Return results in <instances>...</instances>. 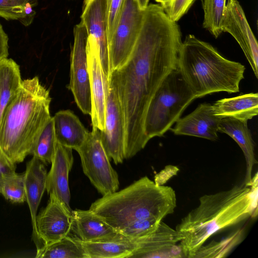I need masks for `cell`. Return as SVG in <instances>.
<instances>
[{
	"mask_svg": "<svg viewBox=\"0 0 258 258\" xmlns=\"http://www.w3.org/2000/svg\"><path fill=\"white\" fill-rule=\"evenodd\" d=\"M176 22L160 5H149L128 59L110 74L109 83L123 114L125 159L134 157L149 142L144 128L148 107L163 81L177 68L182 41Z\"/></svg>",
	"mask_w": 258,
	"mask_h": 258,
	"instance_id": "obj_1",
	"label": "cell"
},
{
	"mask_svg": "<svg viewBox=\"0 0 258 258\" xmlns=\"http://www.w3.org/2000/svg\"><path fill=\"white\" fill-rule=\"evenodd\" d=\"M251 187L235 185L231 188L206 194L198 206L177 224L175 229L183 235L179 243L184 257L194 258L199 248L213 235L256 215L257 181Z\"/></svg>",
	"mask_w": 258,
	"mask_h": 258,
	"instance_id": "obj_2",
	"label": "cell"
},
{
	"mask_svg": "<svg viewBox=\"0 0 258 258\" xmlns=\"http://www.w3.org/2000/svg\"><path fill=\"white\" fill-rule=\"evenodd\" d=\"M49 90L39 78L22 80L7 106L0 127V151L13 163L31 155L35 143L51 117Z\"/></svg>",
	"mask_w": 258,
	"mask_h": 258,
	"instance_id": "obj_3",
	"label": "cell"
},
{
	"mask_svg": "<svg viewBox=\"0 0 258 258\" xmlns=\"http://www.w3.org/2000/svg\"><path fill=\"white\" fill-rule=\"evenodd\" d=\"M176 206L172 187L158 184L145 176L119 191L103 196L89 209L119 232L139 220L162 221Z\"/></svg>",
	"mask_w": 258,
	"mask_h": 258,
	"instance_id": "obj_4",
	"label": "cell"
},
{
	"mask_svg": "<svg viewBox=\"0 0 258 258\" xmlns=\"http://www.w3.org/2000/svg\"><path fill=\"white\" fill-rule=\"evenodd\" d=\"M177 68L196 99L220 92H238L245 70L192 34L182 41Z\"/></svg>",
	"mask_w": 258,
	"mask_h": 258,
	"instance_id": "obj_5",
	"label": "cell"
},
{
	"mask_svg": "<svg viewBox=\"0 0 258 258\" xmlns=\"http://www.w3.org/2000/svg\"><path fill=\"white\" fill-rule=\"evenodd\" d=\"M195 99L178 68L172 71L163 81L148 107L144 125L148 140L163 136Z\"/></svg>",
	"mask_w": 258,
	"mask_h": 258,
	"instance_id": "obj_6",
	"label": "cell"
},
{
	"mask_svg": "<svg viewBox=\"0 0 258 258\" xmlns=\"http://www.w3.org/2000/svg\"><path fill=\"white\" fill-rule=\"evenodd\" d=\"M79 154L83 171L102 196L116 191L119 182L102 144L100 131L92 129L84 143L75 150Z\"/></svg>",
	"mask_w": 258,
	"mask_h": 258,
	"instance_id": "obj_7",
	"label": "cell"
},
{
	"mask_svg": "<svg viewBox=\"0 0 258 258\" xmlns=\"http://www.w3.org/2000/svg\"><path fill=\"white\" fill-rule=\"evenodd\" d=\"M144 13L136 0H125L115 30L108 43L111 73L128 59L141 29Z\"/></svg>",
	"mask_w": 258,
	"mask_h": 258,
	"instance_id": "obj_8",
	"label": "cell"
},
{
	"mask_svg": "<svg viewBox=\"0 0 258 258\" xmlns=\"http://www.w3.org/2000/svg\"><path fill=\"white\" fill-rule=\"evenodd\" d=\"M73 33L70 79L67 87L72 92L81 111L85 114L91 115V95L87 56L88 34L82 22L75 26Z\"/></svg>",
	"mask_w": 258,
	"mask_h": 258,
	"instance_id": "obj_9",
	"label": "cell"
},
{
	"mask_svg": "<svg viewBox=\"0 0 258 258\" xmlns=\"http://www.w3.org/2000/svg\"><path fill=\"white\" fill-rule=\"evenodd\" d=\"M183 235L161 221L153 233L134 240L136 248L128 258L184 257L179 243Z\"/></svg>",
	"mask_w": 258,
	"mask_h": 258,
	"instance_id": "obj_10",
	"label": "cell"
},
{
	"mask_svg": "<svg viewBox=\"0 0 258 258\" xmlns=\"http://www.w3.org/2000/svg\"><path fill=\"white\" fill-rule=\"evenodd\" d=\"M221 28L223 32L229 33L238 42L258 78L257 42L237 0H229L227 3Z\"/></svg>",
	"mask_w": 258,
	"mask_h": 258,
	"instance_id": "obj_11",
	"label": "cell"
},
{
	"mask_svg": "<svg viewBox=\"0 0 258 258\" xmlns=\"http://www.w3.org/2000/svg\"><path fill=\"white\" fill-rule=\"evenodd\" d=\"M103 147L110 159L116 164L124 158V125L121 106L116 92L109 84L106 109L105 129L100 131Z\"/></svg>",
	"mask_w": 258,
	"mask_h": 258,
	"instance_id": "obj_12",
	"label": "cell"
},
{
	"mask_svg": "<svg viewBox=\"0 0 258 258\" xmlns=\"http://www.w3.org/2000/svg\"><path fill=\"white\" fill-rule=\"evenodd\" d=\"M88 69L91 95L92 129H105L106 103L109 91V80L102 68L93 41L88 37L87 44Z\"/></svg>",
	"mask_w": 258,
	"mask_h": 258,
	"instance_id": "obj_13",
	"label": "cell"
},
{
	"mask_svg": "<svg viewBox=\"0 0 258 258\" xmlns=\"http://www.w3.org/2000/svg\"><path fill=\"white\" fill-rule=\"evenodd\" d=\"M81 22L94 42L103 70L108 80L111 74L108 51L106 0H84Z\"/></svg>",
	"mask_w": 258,
	"mask_h": 258,
	"instance_id": "obj_14",
	"label": "cell"
},
{
	"mask_svg": "<svg viewBox=\"0 0 258 258\" xmlns=\"http://www.w3.org/2000/svg\"><path fill=\"white\" fill-rule=\"evenodd\" d=\"M72 212L53 195H49L47 205L36 218V230L44 246L70 234L73 223Z\"/></svg>",
	"mask_w": 258,
	"mask_h": 258,
	"instance_id": "obj_15",
	"label": "cell"
},
{
	"mask_svg": "<svg viewBox=\"0 0 258 258\" xmlns=\"http://www.w3.org/2000/svg\"><path fill=\"white\" fill-rule=\"evenodd\" d=\"M72 149L56 143L50 169L47 174L45 189L48 194L53 195L69 210L71 194L69 174L72 169L74 157Z\"/></svg>",
	"mask_w": 258,
	"mask_h": 258,
	"instance_id": "obj_16",
	"label": "cell"
},
{
	"mask_svg": "<svg viewBox=\"0 0 258 258\" xmlns=\"http://www.w3.org/2000/svg\"><path fill=\"white\" fill-rule=\"evenodd\" d=\"M221 118L213 113L212 104L201 103L190 113L180 118L170 130L176 135H185L215 141L218 139Z\"/></svg>",
	"mask_w": 258,
	"mask_h": 258,
	"instance_id": "obj_17",
	"label": "cell"
},
{
	"mask_svg": "<svg viewBox=\"0 0 258 258\" xmlns=\"http://www.w3.org/2000/svg\"><path fill=\"white\" fill-rule=\"evenodd\" d=\"M24 173L26 201L29 206L32 225V240L38 253L44 246L36 228L37 211L45 189L47 171L44 164L38 159L33 158L26 164Z\"/></svg>",
	"mask_w": 258,
	"mask_h": 258,
	"instance_id": "obj_18",
	"label": "cell"
},
{
	"mask_svg": "<svg viewBox=\"0 0 258 258\" xmlns=\"http://www.w3.org/2000/svg\"><path fill=\"white\" fill-rule=\"evenodd\" d=\"M71 231L84 242L113 238L119 233L91 210H73Z\"/></svg>",
	"mask_w": 258,
	"mask_h": 258,
	"instance_id": "obj_19",
	"label": "cell"
},
{
	"mask_svg": "<svg viewBox=\"0 0 258 258\" xmlns=\"http://www.w3.org/2000/svg\"><path fill=\"white\" fill-rule=\"evenodd\" d=\"M218 130L232 138L242 150L246 162L244 185L250 186L253 168L257 161L255 156L254 142L247 122L231 118H222Z\"/></svg>",
	"mask_w": 258,
	"mask_h": 258,
	"instance_id": "obj_20",
	"label": "cell"
},
{
	"mask_svg": "<svg viewBox=\"0 0 258 258\" xmlns=\"http://www.w3.org/2000/svg\"><path fill=\"white\" fill-rule=\"evenodd\" d=\"M52 118L58 143L74 150L84 143L89 132L73 112L70 110H60Z\"/></svg>",
	"mask_w": 258,
	"mask_h": 258,
	"instance_id": "obj_21",
	"label": "cell"
},
{
	"mask_svg": "<svg viewBox=\"0 0 258 258\" xmlns=\"http://www.w3.org/2000/svg\"><path fill=\"white\" fill-rule=\"evenodd\" d=\"M214 115L247 122L258 113V94L250 93L223 98L212 104Z\"/></svg>",
	"mask_w": 258,
	"mask_h": 258,
	"instance_id": "obj_22",
	"label": "cell"
},
{
	"mask_svg": "<svg viewBox=\"0 0 258 258\" xmlns=\"http://www.w3.org/2000/svg\"><path fill=\"white\" fill-rule=\"evenodd\" d=\"M81 242L86 258H128L136 248L134 240L120 233L113 238Z\"/></svg>",
	"mask_w": 258,
	"mask_h": 258,
	"instance_id": "obj_23",
	"label": "cell"
},
{
	"mask_svg": "<svg viewBox=\"0 0 258 258\" xmlns=\"http://www.w3.org/2000/svg\"><path fill=\"white\" fill-rule=\"evenodd\" d=\"M22 82L20 67L17 62L8 57L0 60V127L5 110Z\"/></svg>",
	"mask_w": 258,
	"mask_h": 258,
	"instance_id": "obj_24",
	"label": "cell"
},
{
	"mask_svg": "<svg viewBox=\"0 0 258 258\" xmlns=\"http://www.w3.org/2000/svg\"><path fill=\"white\" fill-rule=\"evenodd\" d=\"M37 258H86L81 240L70 234L45 245L36 253Z\"/></svg>",
	"mask_w": 258,
	"mask_h": 258,
	"instance_id": "obj_25",
	"label": "cell"
},
{
	"mask_svg": "<svg viewBox=\"0 0 258 258\" xmlns=\"http://www.w3.org/2000/svg\"><path fill=\"white\" fill-rule=\"evenodd\" d=\"M244 237V229L238 228L219 240L204 243L197 250L194 258L225 257L242 241Z\"/></svg>",
	"mask_w": 258,
	"mask_h": 258,
	"instance_id": "obj_26",
	"label": "cell"
},
{
	"mask_svg": "<svg viewBox=\"0 0 258 258\" xmlns=\"http://www.w3.org/2000/svg\"><path fill=\"white\" fill-rule=\"evenodd\" d=\"M56 143L53 118L51 116L39 136L31 155L45 165L51 164Z\"/></svg>",
	"mask_w": 258,
	"mask_h": 258,
	"instance_id": "obj_27",
	"label": "cell"
},
{
	"mask_svg": "<svg viewBox=\"0 0 258 258\" xmlns=\"http://www.w3.org/2000/svg\"><path fill=\"white\" fill-rule=\"evenodd\" d=\"M226 5V0H203V25L216 38L223 32L221 25Z\"/></svg>",
	"mask_w": 258,
	"mask_h": 258,
	"instance_id": "obj_28",
	"label": "cell"
},
{
	"mask_svg": "<svg viewBox=\"0 0 258 258\" xmlns=\"http://www.w3.org/2000/svg\"><path fill=\"white\" fill-rule=\"evenodd\" d=\"M0 194L12 203L26 202L24 173L19 174L15 172L6 177L1 184Z\"/></svg>",
	"mask_w": 258,
	"mask_h": 258,
	"instance_id": "obj_29",
	"label": "cell"
},
{
	"mask_svg": "<svg viewBox=\"0 0 258 258\" xmlns=\"http://www.w3.org/2000/svg\"><path fill=\"white\" fill-rule=\"evenodd\" d=\"M162 221L148 218L136 221L119 232L132 240L147 235L154 232Z\"/></svg>",
	"mask_w": 258,
	"mask_h": 258,
	"instance_id": "obj_30",
	"label": "cell"
},
{
	"mask_svg": "<svg viewBox=\"0 0 258 258\" xmlns=\"http://www.w3.org/2000/svg\"><path fill=\"white\" fill-rule=\"evenodd\" d=\"M29 1L38 0H0V17L6 20H19L24 14V7Z\"/></svg>",
	"mask_w": 258,
	"mask_h": 258,
	"instance_id": "obj_31",
	"label": "cell"
},
{
	"mask_svg": "<svg viewBox=\"0 0 258 258\" xmlns=\"http://www.w3.org/2000/svg\"><path fill=\"white\" fill-rule=\"evenodd\" d=\"M125 0H106L108 43L116 26Z\"/></svg>",
	"mask_w": 258,
	"mask_h": 258,
	"instance_id": "obj_32",
	"label": "cell"
},
{
	"mask_svg": "<svg viewBox=\"0 0 258 258\" xmlns=\"http://www.w3.org/2000/svg\"><path fill=\"white\" fill-rule=\"evenodd\" d=\"M196 0H171L168 7L164 10L173 21H178L188 11Z\"/></svg>",
	"mask_w": 258,
	"mask_h": 258,
	"instance_id": "obj_33",
	"label": "cell"
},
{
	"mask_svg": "<svg viewBox=\"0 0 258 258\" xmlns=\"http://www.w3.org/2000/svg\"><path fill=\"white\" fill-rule=\"evenodd\" d=\"M16 164L8 160L0 152V187L3 180L16 172Z\"/></svg>",
	"mask_w": 258,
	"mask_h": 258,
	"instance_id": "obj_34",
	"label": "cell"
},
{
	"mask_svg": "<svg viewBox=\"0 0 258 258\" xmlns=\"http://www.w3.org/2000/svg\"><path fill=\"white\" fill-rule=\"evenodd\" d=\"M37 3L38 2L29 1L25 5L23 16L18 20L25 26H28L33 22L36 15L33 7H36Z\"/></svg>",
	"mask_w": 258,
	"mask_h": 258,
	"instance_id": "obj_35",
	"label": "cell"
},
{
	"mask_svg": "<svg viewBox=\"0 0 258 258\" xmlns=\"http://www.w3.org/2000/svg\"><path fill=\"white\" fill-rule=\"evenodd\" d=\"M9 37L0 23V60L9 55Z\"/></svg>",
	"mask_w": 258,
	"mask_h": 258,
	"instance_id": "obj_36",
	"label": "cell"
},
{
	"mask_svg": "<svg viewBox=\"0 0 258 258\" xmlns=\"http://www.w3.org/2000/svg\"><path fill=\"white\" fill-rule=\"evenodd\" d=\"M139 8L144 11L148 6L150 0H136Z\"/></svg>",
	"mask_w": 258,
	"mask_h": 258,
	"instance_id": "obj_37",
	"label": "cell"
},
{
	"mask_svg": "<svg viewBox=\"0 0 258 258\" xmlns=\"http://www.w3.org/2000/svg\"><path fill=\"white\" fill-rule=\"evenodd\" d=\"M156 2L159 3L160 4V6L163 8L164 10L166 9L171 0H155Z\"/></svg>",
	"mask_w": 258,
	"mask_h": 258,
	"instance_id": "obj_38",
	"label": "cell"
}]
</instances>
